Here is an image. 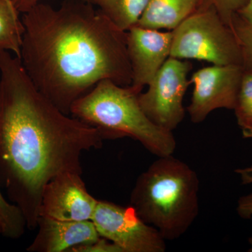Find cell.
<instances>
[{"label":"cell","instance_id":"obj_1","mask_svg":"<svg viewBox=\"0 0 252 252\" xmlns=\"http://www.w3.org/2000/svg\"><path fill=\"white\" fill-rule=\"evenodd\" d=\"M103 140L41 94L19 58L0 52V187L28 228L37 226L45 186L66 172L82 175L81 154L102 148Z\"/></svg>","mask_w":252,"mask_h":252},{"label":"cell","instance_id":"obj_2","mask_svg":"<svg viewBox=\"0 0 252 252\" xmlns=\"http://www.w3.org/2000/svg\"><path fill=\"white\" fill-rule=\"evenodd\" d=\"M94 5L64 0L58 9L39 3L21 21V63L36 89L64 114L96 84L130 86L127 32Z\"/></svg>","mask_w":252,"mask_h":252},{"label":"cell","instance_id":"obj_3","mask_svg":"<svg viewBox=\"0 0 252 252\" xmlns=\"http://www.w3.org/2000/svg\"><path fill=\"white\" fill-rule=\"evenodd\" d=\"M199 185L196 172L186 162L160 157L136 181L130 206L165 240H177L198 217Z\"/></svg>","mask_w":252,"mask_h":252},{"label":"cell","instance_id":"obj_4","mask_svg":"<svg viewBox=\"0 0 252 252\" xmlns=\"http://www.w3.org/2000/svg\"><path fill=\"white\" fill-rule=\"evenodd\" d=\"M140 94L131 86L104 79L74 102L70 115L97 129L103 140L131 137L158 157L173 155L177 145L173 132L147 117L139 102Z\"/></svg>","mask_w":252,"mask_h":252},{"label":"cell","instance_id":"obj_5","mask_svg":"<svg viewBox=\"0 0 252 252\" xmlns=\"http://www.w3.org/2000/svg\"><path fill=\"white\" fill-rule=\"evenodd\" d=\"M172 31L170 57L243 66L238 39L213 6L197 9Z\"/></svg>","mask_w":252,"mask_h":252},{"label":"cell","instance_id":"obj_6","mask_svg":"<svg viewBox=\"0 0 252 252\" xmlns=\"http://www.w3.org/2000/svg\"><path fill=\"white\" fill-rule=\"evenodd\" d=\"M192 65L188 61L169 57L149 83L145 93L139 94L140 107L154 124L173 132L185 117L184 97L190 80Z\"/></svg>","mask_w":252,"mask_h":252},{"label":"cell","instance_id":"obj_7","mask_svg":"<svg viewBox=\"0 0 252 252\" xmlns=\"http://www.w3.org/2000/svg\"><path fill=\"white\" fill-rule=\"evenodd\" d=\"M91 220L99 236L116 244L123 252H164L165 240L147 224L132 207L98 200Z\"/></svg>","mask_w":252,"mask_h":252},{"label":"cell","instance_id":"obj_8","mask_svg":"<svg viewBox=\"0 0 252 252\" xmlns=\"http://www.w3.org/2000/svg\"><path fill=\"white\" fill-rule=\"evenodd\" d=\"M243 67L228 64L201 68L190 79L194 85L188 110L190 120L199 124L218 109H234Z\"/></svg>","mask_w":252,"mask_h":252},{"label":"cell","instance_id":"obj_9","mask_svg":"<svg viewBox=\"0 0 252 252\" xmlns=\"http://www.w3.org/2000/svg\"><path fill=\"white\" fill-rule=\"evenodd\" d=\"M81 175L66 172L50 181L41 195L39 217L75 221L91 220L98 200L88 192Z\"/></svg>","mask_w":252,"mask_h":252},{"label":"cell","instance_id":"obj_10","mask_svg":"<svg viewBox=\"0 0 252 252\" xmlns=\"http://www.w3.org/2000/svg\"><path fill=\"white\" fill-rule=\"evenodd\" d=\"M172 31L133 26L127 31V51L132 70L131 86L142 92L170 57Z\"/></svg>","mask_w":252,"mask_h":252},{"label":"cell","instance_id":"obj_11","mask_svg":"<svg viewBox=\"0 0 252 252\" xmlns=\"http://www.w3.org/2000/svg\"><path fill=\"white\" fill-rule=\"evenodd\" d=\"M34 241L26 250L31 252H70L81 245L97 241L100 236L91 220H61L39 217Z\"/></svg>","mask_w":252,"mask_h":252},{"label":"cell","instance_id":"obj_12","mask_svg":"<svg viewBox=\"0 0 252 252\" xmlns=\"http://www.w3.org/2000/svg\"><path fill=\"white\" fill-rule=\"evenodd\" d=\"M201 0H150L137 26L173 31L198 9Z\"/></svg>","mask_w":252,"mask_h":252},{"label":"cell","instance_id":"obj_13","mask_svg":"<svg viewBox=\"0 0 252 252\" xmlns=\"http://www.w3.org/2000/svg\"><path fill=\"white\" fill-rule=\"evenodd\" d=\"M150 0H95L94 5L119 29L137 26Z\"/></svg>","mask_w":252,"mask_h":252},{"label":"cell","instance_id":"obj_14","mask_svg":"<svg viewBox=\"0 0 252 252\" xmlns=\"http://www.w3.org/2000/svg\"><path fill=\"white\" fill-rule=\"evenodd\" d=\"M23 31L21 18L14 6L0 0V52H12L20 59Z\"/></svg>","mask_w":252,"mask_h":252},{"label":"cell","instance_id":"obj_15","mask_svg":"<svg viewBox=\"0 0 252 252\" xmlns=\"http://www.w3.org/2000/svg\"><path fill=\"white\" fill-rule=\"evenodd\" d=\"M237 122L242 130L252 127V70L243 68L235 108Z\"/></svg>","mask_w":252,"mask_h":252},{"label":"cell","instance_id":"obj_16","mask_svg":"<svg viewBox=\"0 0 252 252\" xmlns=\"http://www.w3.org/2000/svg\"><path fill=\"white\" fill-rule=\"evenodd\" d=\"M0 224L5 238L18 239L25 233L26 221L16 205L9 203L0 190Z\"/></svg>","mask_w":252,"mask_h":252},{"label":"cell","instance_id":"obj_17","mask_svg":"<svg viewBox=\"0 0 252 252\" xmlns=\"http://www.w3.org/2000/svg\"><path fill=\"white\" fill-rule=\"evenodd\" d=\"M230 28L241 48L244 69L252 70V24L245 22L235 14Z\"/></svg>","mask_w":252,"mask_h":252},{"label":"cell","instance_id":"obj_18","mask_svg":"<svg viewBox=\"0 0 252 252\" xmlns=\"http://www.w3.org/2000/svg\"><path fill=\"white\" fill-rule=\"evenodd\" d=\"M249 0H201L198 9L213 6L223 22L230 26L232 18L248 2Z\"/></svg>","mask_w":252,"mask_h":252},{"label":"cell","instance_id":"obj_19","mask_svg":"<svg viewBox=\"0 0 252 252\" xmlns=\"http://www.w3.org/2000/svg\"><path fill=\"white\" fill-rule=\"evenodd\" d=\"M70 252H123L122 249L116 244L100 237L97 241L76 247Z\"/></svg>","mask_w":252,"mask_h":252},{"label":"cell","instance_id":"obj_20","mask_svg":"<svg viewBox=\"0 0 252 252\" xmlns=\"http://www.w3.org/2000/svg\"><path fill=\"white\" fill-rule=\"evenodd\" d=\"M237 212L242 218L250 219L252 217V193L244 195L239 199Z\"/></svg>","mask_w":252,"mask_h":252},{"label":"cell","instance_id":"obj_21","mask_svg":"<svg viewBox=\"0 0 252 252\" xmlns=\"http://www.w3.org/2000/svg\"><path fill=\"white\" fill-rule=\"evenodd\" d=\"M41 0H11L13 6L18 14H26L41 2ZM57 1V0H56Z\"/></svg>","mask_w":252,"mask_h":252},{"label":"cell","instance_id":"obj_22","mask_svg":"<svg viewBox=\"0 0 252 252\" xmlns=\"http://www.w3.org/2000/svg\"><path fill=\"white\" fill-rule=\"evenodd\" d=\"M235 173L240 176L243 185L252 184V166L239 168L235 170Z\"/></svg>","mask_w":252,"mask_h":252},{"label":"cell","instance_id":"obj_23","mask_svg":"<svg viewBox=\"0 0 252 252\" xmlns=\"http://www.w3.org/2000/svg\"><path fill=\"white\" fill-rule=\"evenodd\" d=\"M236 14L245 22L252 24V0H249L246 5Z\"/></svg>","mask_w":252,"mask_h":252},{"label":"cell","instance_id":"obj_24","mask_svg":"<svg viewBox=\"0 0 252 252\" xmlns=\"http://www.w3.org/2000/svg\"><path fill=\"white\" fill-rule=\"evenodd\" d=\"M243 131V135L245 138L251 139L252 140V127L249 129L242 130Z\"/></svg>","mask_w":252,"mask_h":252},{"label":"cell","instance_id":"obj_25","mask_svg":"<svg viewBox=\"0 0 252 252\" xmlns=\"http://www.w3.org/2000/svg\"><path fill=\"white\" fill-rule=\"evenodd\" d=\"M249 242H250V250H249V252H252V236L250 238V240H249Z\"/></svg>","mask_w":252,"mask_h":252},{"label":"cell","instance_id":"obj_26","mask_svg":"<svg viewBox=\"0 0 252 252\" xmlns=\"http://www.w3.org/2000/svg\"><path fill=\"white\" fill-rule=\"evenodd\" d=\"M83 1H86V2H89L91 3V4H94V1H95V0H83Z\"/></svg>","mask_w":252,"mask_h":252},{"label":"cell","instance_id":"obj_27","mask_svg":"<svg viewBox=\"0 0 252 252\" xmlns=\"http://www.w3.org/2000/svg\"><path fill=\"white\" fill-rule=\"evenodd\" d=\"M0 235H1V224H0Z\"/></svg>","mask_w":252,"mask_h":252},{"label":"cell","instance_id":"obj_28","mask_svg":"<svg viewBox=\"0 0 252 252\" xmlns=\"http://www.w3.org/2000/svg\"><path fill=\"white\" fill-rule=\"evenodd\" d=\"M6 1H7L8 2L11 3V4H12V3H11V0H6Z\"/></svg>","mask_w":252,"mask_h":252}]
</instances>
